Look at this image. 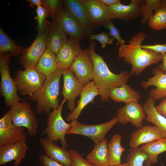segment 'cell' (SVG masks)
Instances as JSON below:
<instances>
[{
  "instance_id": "cell-1",
  "label": "cell",
  "mask_w": 166,
  "mask_h": 166,
  "mask_svg": "<svg viewBox=\"0 0 166 166\" xmlns=\"http://www.w3.org/2000/svg\"><path fill=\"white\" fill-rule=\"evenodd\" d=\"M88 48L93 65V81L97 88L102 102H108L109 94L113 88L127 83L131 77L130 72L122 71L116 74L112 72L105 61L103 57L95 51V43L90 40Z\"/></svg>"
},
{
  "instance_id": "cell-2",
  "label": "cell",
  "mask_w": 166,
  "mask_h": 166,
  "mask_svg": "<svg viewBox=\"0 0 166 166\" xmlns=\"http://www.w3.org/2000/svg\"><path fill=\"white\" fill-rule=\"evenodd\" d=\"M146 37L144 33L139 32L128 44L121 45L118 49V57L131 65V76H138L148 66L162 61L161 53L142 48V43Z\"/></svg>"
},
{
  "instance_id": "cell-3",
  "label": "cell",
  "mask_w": 166,
  "mask_h": 166,
  "mask_svg": "<svg viewBox=\"0 0 166 166\" xmlns=\"http://www.w3.org/2000/svg\"><path fill=\"white\" fill-rule=\"evenodd\" d=\"M63 70L58 68L50 77L46 78L39 90L30 96V99L37 102L36 112L40 114H49L50 110L58 109L60 105L58 96L59 83Z\"/></svg>"
},
{
  "instance_id": "cell-4",
  "label": "cell",
  "mask_w": 166,
  "mask_h": 166,
  "mask_svg": "<svg viewBox=\"0 0 166 166\" xmlns=\"http://www.w3.org/2000/svg\"><path fill=\"white\" fill-rule=\"evenodd\" d=\"M51 23L52 22L46 20L42 27L38 29L37 36L31 45L23 50L20 62L25 69H35L47 49V37Z\"/></svg>"
},
{
  "instance_id": "cell-5",
  "label": "cell",
  "mask_w": 166,
  "mask_h": 166,
  "mask_svg": "<svg viewBox=\"0 0 166 166\" xmlns=\"http://www.w3.org/2000/svg\"><path fill=\"white\" fill-rule=\"evenodd\" d=\"M67 101L63 98L59 107L53 109L48 114L47 125L41 134L42 135L46 134L50 141L60 140L62 147L66 148L68 144L65 139V136L71 127V123H66L61 115L63 106Z\"/></svg>"
},
{
  "instance_id": "cell-6",
  "label": "cell",
  "mask_w": 166,
  "mask_h": 166,
  "mask_svg": "<svg viewBox=\"0 0 166 166\" xmlns=\"http://www.w3.org/2000/svg\"><path fill=\"white\" fill-rule=\"evenodd\" d=\"M10 54L8 52L0 54V95L4 98L7 107L22 100L18 95L15 82L10 75Z\"/></svg>"
},
{
  "instance_id": "cell-7",
  "label": "cell",
  "mask_w": 166,
  "mask_h": 166,
  "mask_svg": "<svg viewBox=\"0 0 166 166\" xmlns=\"http://www.w3.org/2000/svg\"><path fill=\"white\" fill-rule=\"evenodd\" d=\"M13 123L18 127L26 128L31 136L37 132V118L30 105L26 101L16 102L10 106L9 110Z\"/></svg>"
},
{
  "instance_id": "cell-8",
  "label": "cell",
  "mask_w": 166,
  "mask_h": 166,
  "mask_svg": "<svg viewBox=\"0 0 166 166\" xmlns=\"http://www.w3.org/2000/svg\"><path fill=\"white\" fill-rule=\"evenodd\" d=\"M118 122L116 117L109 121L99 124H88L73 120L71 123V127L67 134L84 135L91 138L97 144L105 139L108 132Z\"/></svg>"
},
{
  "instance_id": "cell-9",
  "label": "cell",
  "mask_w": 166,
  "mask_h": 166,
  "mask_svg": "<svg viewBox=\"0 0 166 166\" xmlns=\"http://www.w3.org/2000/svg\"><path fill=\"white\" fill-rule=\"evenodd\" d=\"M14 79L20 95L30 96L41 89L46 78L36 69H27L18 70Z\"/></svg>"
},
{
  "instance_id": "cell-10",
  "label": "cell",
  "mask_w": 166,
  "mask_h": 166,
  "mask_svg": "<svg viewBox=\"0 0 166 166\" xmlns=\"http://www.w3.org/2000/svg\"><path fill=\"white\" fill-rule=\"evenodd\" d=\"M92 28H98L115 19L109 7L100 0H82Z\"/></svg>"
},
{
  "instance_id": "cell-11",
  "label": "cell",
  "mask_w": 166,
  "mask_h": 166,
  "mask_svg": "<svg viewBox=\"0 0 166 166\" xmlns=\"http://www.w3.org/2000/svg\"><path fill=\"white\" fill-rule=\"evenodd\" d=\"M52 18L65 33L80 42L89 36L86 29L65 9L63 8Z\"/></svg>"
},
{
  "instance_id": "cell-12",
  "label": "cell",
  "mask_w": 166,
  "mask_h": 166,
  "mask_svg": "<svg viewBox=\"0 0 166 166\" xmlns=\"http://www.w3.org/2000/svg\"><path fill=\"white\" fill-rule=\"evenodd\" d=\"M26 138L24 127L14 124L9 110L0 119V147L26 140Z\"/></svg>"
},
{
  "instance_id": "cell-13",
  "label": "cell",
  "mask_w": 166,
  "mask_h": 166,
  "mask_svg": "<svg viewBox=\"0 0 166 166\" xmlns=\"http://www.w3.org/2000/svg\"><path fill=\"white\" fill-rule=\"evenodd\" d=\"M69 68L84 85L93 80V62L88 48L82 50Z\"/></svg>"
},
{
  "instance_id": "cell-14",
  "label": "cell",
  "mask_w": 166,
  "mask_h": 166,
  "mask_svg": "<svg viewBox=\"0 0 166 166\" xmlns=\"http://www.w3.org/2000/svg\"><path fill=\"white\" fill-rule=\"evenodd\" d=\"M146 117L143 106L137 102L125 104L118 109L116 114L119 123L124 125L130 122L138 128L143 126Z\"/></svg>"
},
{
  "instance_id": "cell-15",
  "label": "cell",
  "mask_w": 166,
  "mask_h": 166,
  "mask_svg": "<svg viewBox=\"0 0 166 166\" xmlns=\"http://www.w3.org/2000/svg\"><path fill=\"white\" fill-rule=\"evenodd\" d=\"M63 85L61 94L67 100V107L73 111L75 108V100L80 95L84 85L78 80L70 68L63 70Z\"/></svg>"
},
{
  "instance_id": "cell-16",
  "label": "cell",
  "mask_w": 166,
  "mask_h": 166,
  "mask_svg": "<svg viewBox=\"0 0 166 166\" xmlns=\"http://www.w3.org/2000/svg\"><path fill=\"white\" fill-rule=\"evenodd\" d=\"M145 2L144 0H131L128 5L121 3L109 8L115 19L118 18L127 22L142 17L141 8Z\"/></svg>"
},
{
  "instance_id": "cell-17",
  "label": "cell",
  "mask_w": 166,
  "mask_h": 166,
  "mask_svg": "<svg viewBox=\"0 0 166 166\" xmlns=\"http://www.w3.org/2000/svg\"><path fill=\"white\" fill-rule=\"evenodd\" d=\"M28 147L26 140L0 147V165L14 160V166H18L25 157Z\"/></svg>"
},
{
  "instance_id": "cell-18",
  "label": "cell",
  "mask_w": 166,
  "mask_h": 166,
  "mask_svg": "<svg viewBox=\"0 0 166 166\" xmlns=\"http://www.w3.org/2000/svg\"><path fill=\"white\" fill-rule=\"evenodd\" d=\"M164 138H166L165 135L158 127L155 125H146L132 133L129 145L130 148H137L142 144Z\"/></svg>"
},
{
  "instance_id": "cell-19",
  "label": "cell",
  "mask_w": 166,
  "mask_h": 166,
  "mask_svg": "<svg viewBox=\"0 0 166 166\" xmlns=\"http://www.w3.org/2000/svg\"><path fill=\"white\" fill-rule=\"evenodd\" d=\"M81 50L80 42L70 36L56 55L58 68L62 70L69 68Z\"/></svg>"
},
{
  "instance_id": "cell-20",
  "label": "cell",
  "mask_w": 166,
  "mask_h": 166,
  "mask_svg": "<svg viewBox=\"0 0 166 166\" xmlns=\"http://www.w3.org/2000/svg\"><path fill=\"white\" fill-rule=\"evenodd\" d=\"M153 76L147 78L146 81H142L140 85L144 89L151 86L156 88L152 89L149 92V97L155 101L166 98V74L164 73L159 68L154 67L152 70Z\"/></svg>"
},
{
  "instance_id": "cell-21",
  "label": "cell",
  "mask_w": 166,
  "mask_h": 166,
  "mask_svg": "<svg viewBox=\"0 0 166 166\" xmlns=\"http://www.w3.org/2000/svg\"><path fill=\"white\" fill-rule=\"evenodd\" d=\"M98 95V90L93 81L84 85L81 92L77 106L67 115L66 121L77 120L84 108L89 103L93 102L94 98Z\"/></svg>"
},
{
  "instance_id": "cell-22",
  "label": "cell",
  "mask_w": 166,
  "mask_h": 166,
  "mask_svg": "<svg viewBox=\"0 0 166 166\" xmlns=\"http://www.w3.org/2000/svg\"><path fill=\"white\" fill-rule=\"evenodd\" d=\"M40 142L49 157L65 166H71L69 151L66 148L59 147L56 143L46 137L41 139Z\"/></svg>"
},
{
  "instance_id": "cell-23",
  "label": "cell",
  "mask_w": 166,
  "mask_h": 166,
  "mask_svg": "<svg viewBox=\"0 0 166 166\" xmlns=\"http://www.w3.org/2000/svg\"><path fill=\"white\" fill-rule=\"evenodd\" d=\"M67 34L53 21L48 34L47 48L57 55L68 40Z\"/></svg>"
},
{
  "instance_id": "cell-24",
  "label": "cell",
  "mask_w": 166,
  "mask_h": 166,
  "mask_svg": "<svg viewBox=\"0 0 166 166\" xmlns=\"http://www.w3.org/2000/svg\"><path fill=\"white\" fill-rule=\"evenodd\" d=\"M67 10L86 29L89 36L91 35V26L82 0H66L63 1Z\"/></svg>"
},
{
  "instance_id": "cell-25",
  "label": "cell",
  "mask_w": 166,
  "mask_h": 166,
  "mask_svg": "<svg viewBox=\"0 0 166 166\" xmlns=\"http://www.w3.org/2000/svg\"><path fill=\"white\" fill-rule=\"evenodd\" d=\"M141 95L127 83L113 89L109 94V99L116 102L126 104L132 102H138Z\"/></svg>"
},
{
  "instance_id": "cell-26",
  "label": "cell",
  "mask_w": 166,
  "mask_h": 166,
  "mask_svg": "<svg viewBox=\"0 0 166 166\" xmlns=\"http://www.w3.org/2000/svg\"><path fill=\"white\" fill-rule=\"evenodd\" d=\"M155 101L153 98L149 97L143 104V106L147 115L145 119L159 128L166 138V118L156 110L155 105Z\"/></svg>"
},
{
  "instance_id": "cell-27",
  "label": "cell",
  "mask_w": 166,
  "mask_h": 166,
  "mask_svg": "<svg viewBox=\"0 0 166 166\" xmlns=\"http://www.w3.org/2000/svg\"><path fill=\"white\" fill-rule=\"evenodd\" d=\"M108 139L105 138L95 144L87 156V159L96 166H109V156L107 148Z\"/></svg>"
},
{
  "instance_id": "cell-28",
  "label": "cell",
  "mask_w": 166,
  "mask_h": 166,
  "mask_svg": "<svg viewBox=\"0 0 166 166\" xmlns=\"http://www.w3.org/2000/svg\"><path fill=\"white\" fill-rule=\"evenodd\" d=\"M58 68L56 55L47 48L37 64L35 69L46 79Z\"/></svg>"
},
{
  "instance_id": "cell-29",
  "label": "cell",
  "mask_w": 166,
  "mask_h": 166,
  "mask_svg": "<svg viewBox=\"0 0 166 166\" xmlns=\"http://www.w3.org/2000/svg\"><path fill=\"white\" fill-rule=\"evenodd\" d=\"M122 136L119 134H114L108 143L107 148L109 156V166L121 164V157L125 149L122 147L121 142Z\"/></svg>"
},
{
  "instance_id": "cell-30",
  "label": "cell",
  "mask_w": 166,
  "mask_h": 166,
  "mask_svg": "<svg viewBox=\"0 0 166 166\" xmlns=\"http://www.w3.org/2000/svg\"><path fill=\"white\" fill-rule=\"evenodd\" d=\"M140 148L147 154L148 160L151 164H155L158 161V155L166 151V138H160L143 144Z\"/></svg>"
},
{
  "instance_id": "cell-31",
  "label": "cell",
  "mask_w": 166,
  "mask_h": 166,
  "mask_svg": "<svg viewBox=\"0 0 166 166\" xmlns=\"http://www.w3.org/2000/svg\"><path fill=\"white\" fill-rule=\"evenodd\" d=\"M24 49L17 45L0 27V54L9 52L12 56H18L22 53Z\"/></svg>"
},
{
  "instance_id": "cell-32",
  "label": "cell",
  "mask_w": 166,
  "mask_h": 166,
  "mask_svg": "<svg viewBox=\"0 0 166 166\" xmlns=\"http://www.w3.org/2000/svg\"><path fill=\"white\" fill-rule=\"evenodd\" d=\"M148 23L149 26L154 30L166 29V9L162 6L157 9Z\"/></svg>"
},
{
  "instance_id": "cell-33",
  "label": "cell",
  "mask_w": 166,
  "mask_h": 166,
  "mask_svg": "<svg viewBox=\"0 0 166 166\" xmlns=\"http://www.w3.org/2000/svg\"><path fill=\"white\" fill-rule=\"evenodd\" d=\"M148 160L147 154L140 147L130 148L127 155L126 162L128 166H144V162Z\"/></svg>"
},
{
  "instance_id": "cell-34",
  "label": "cell",
  "mask_w": 166,
  "mask_h": 166,
  "mask_svg": "<svg viewBox=\"0 0 166 166\" xmlns=\"http://www.w3.org/2000/svg\"><path fill=\"white\" fill-rule=\"evenodd\" d=\"M161 6V0H146L141 8L142 14L141 24H145L153 14V11Z\"/></svg>"
},
{
  "instance_id": "cell-35",
  "label": "cell",
  "mask_w": 166,
  "mask_h": 166,
  "mask_svg": "<svg viewBox=\"0 0 166 166\" xmlns=\"http://www.w3.org/2000/svg\"><path fill=\"white\" fill-rule=\"evenodd\" d=\"M62 0H42V5L49 17L53 18L63 8Z\"/></svg>"
},
{
  "instance_id": "cell-36",
  "label": "cell",
  "mask_w": 166,
  "mask_h": 166,
  "mask_svg": "<svg viewBox=\"0 0 166 166\" xmlns=\"http://www.w3.org/2000/svg\"><path fill=\"white\" fill-rule=\"evenodd\" d=\"M69 151L71 160V166H96L87 159L84 158L76 150L71 149Z\"/></svg>"
},
{
  "instance_id": "cell-37",
  "label": "cell",
  "mask_w": 166,
  "mask_h": 166,
  "mask_svg": "<svg viewBox=\"0 0 166 166\" xmlns=\"http://www.w3.org/2000/svg\"><path fill=\"white\" fill-rule=\"evenodd\" d=\"M103 26L109 30V35L113 39H116L120 43V45L125 44L124 40L121 37L119 30L111 20L107 22Z\"/></svg>"
},
{
  "instance_id": "cell-38",
  "label": "cell",
  "mask_w": 166,
  "mask_h": 166,
  "mask_svg": "<svg viewBox=\"0 0 166 166\" xmlns=\"http://www.w3.org/2000/svg\"><path fill=\"white\" fill-rule=\"evenodd\" d=\"M89 37L90 40H96L99 41L103 48H105L107 44H111L114 41V39L105 32H102L97 34H91Z\"/></svg>"
},
{
  "instance_id": "cell-39",
  "label": "cell",
  "mask_w": 166,
  "mask_h": 166,
  "mask_svg": "<svg viewBox=\"0 0 166 166\" xmlns=\"http://www.w3.org/2000/svg\"><path fill=\"white\" fill-rule=\"evenodd\" d=\"M36 12L37 15L35 18L37 21L38 29L42 27L46 18L49 16L45 9L42 5L37 7Z\"/></svg>"
},
{
  "instance_id": "cell-40",
  "label": "cell",
  "mask_w": 166,
  "mask_h": 166,
  "mask_svg": "<svg viewBox=\"0 0 166 166\" xmlns=\"http://www.w3.org/2000/svg\"><path fill=\"white\" fill-rule=\"evenodd\" d=\"M141 47L143 48L150 49L160 53H166V42L163 44L142 45Z\"/></svg>"
},
{
  "instance_id": "cell-41",
  "label": "cell",
  "mask_w": 166,
  "mask_h": 166,
  "mask_svg": "<svg viewBox=\"0 0 166 166\" xmlns=\"http://www.w3.org/2000/svg\"><path fill=\"white\" fill-rule=\"evenodd\" d=\"M38 158L43 166H65L51 159L45 154L40 155Z\"/></svg>"
},
{
  "instance_id": "cell-42",
  "label": "cell",
  "mask_w": 166,
  "mask_h": 166,
  "mask_svg": "<svg viewBox=\"0 0 166 166\" xmlns=\"http://www.w3.org/2000/svg\"><path fill=\"white\" fill-rule=\"evenodd\" d=\"M156 108L160 114L166 117V98L164 99L158 105L156 106Z\"/></svg>"
},
{
  "instance_id": "cell-43",
  "label": "cell",
  "mask_w": 166,
  "mask_h": 166,
  "mask_svg": "<svg viewBox=\"0 0 166 166\" xmlns=\"http://www.w3.org/2000/svg\"><path fill=\"white\" fill-rule=\"evenodd\" d=\"M162 63L159 65L160 71L166 74V53H161Z\"/></svg>"
},
{
  "instance_id": "cell-44",
  "label": "cell",
  "mask_w": 166,
  "mask_h": 166,
  "mask_svg": "<svg viewBox=\"0 0 166 166\" xmlns=\"http://www.w3.org/2000/svg\"><path fill=\"white\" fill-rule=\"evenodd\" d=\"M100 1L108 7L121 3L120 0H100Z\"/></svg>"
},
{
  "instance_id": "cell-45",
  "label": "cell",
  "mask_w": 166,
  "mask_h": 166,
  "mask_svg": "<svg viewBox=\"0 0 166 166\" xmlns=\"http://www.w3.org/2000/svg\"><path fill=\"white\" fill-rule=\"evenodd\" d=\"M26 1L29 2V6L32 8L42 5V0H27Z\"/></svg>"
},
{
  "instance_id": "cell-46",
  "label": "cell",
  "mask_w": 166,
  "mask_h": 166,
  "mask_svg": "<svg viewBox=\"0 0 166 166\" xmlns=\"http://www.w3.org/2000/svg\"><path fill=\"white\" fill-rule=\"evenodd\" d=\"M161 6L166 9V0H161Z\"/></svg>"
},
{
  "instance_id": "cell-47",
  "label": "cell",
  "mask_w": 166,
  "mask_h": 166,
  "mask_svg": "<svg viewBox=\"0 0 166 166\" xmlns=\"http://www.w3.org/2000/svg\"><path fill=\"white\" fill-rule=\"evenodd\" d=\"M109 166H128V164L127 162H125L123 164H120L118 165Z\"/></svg>"
},
{
  "instance_id": "cell-48",
  "label": "cell",
  "mask_w": 166,
  "mask_h": 166,
  "mask_svg": "<svg viewBox=\"0 0 166 166\" xmlns=\"http://www.w3.org/2000/svg\"><path fill=\"white\" fill-rule=\"evenodd\" d=\"M144 166H152L151 163L148 160H146L145 162Z\"/></svg>"
}]
</instances>
